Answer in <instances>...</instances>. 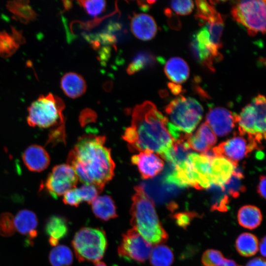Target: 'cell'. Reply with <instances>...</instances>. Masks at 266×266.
I'll return each mask as SVG.
<instances>
[{
	"instance_id": "1",
	"label": "cell",
	"mask_w": 266,
	"mask_h": 266,
	"mask_svg": "<svg viewBox=\"0 0 266 266\" xmlns=\"http://www.w3.org/2000/svg\"><path fill=\"white\" fill-rule=\"evenodd\" d=\"M105 142L102 135H84L78 138L67 160L78 180L95 186L100 192L113 177L115 166Z\"/></svg>"
},
{
	"instance_id": "2",
	"label": "cell",
	"mask_w": 266,
	"mask_h": 266,
	"mask_svg": "<svg viewBox=\"0 0 266 266\" xmlns=\"http://www.w3.org/2000/svg\"><path fill=\"white\" fill-rule=\"evenodd\" d=\"M132 114L131 125L122 136L130 150L151 151L161 156L173 142L167 130L166 117L149 101L136 105Z\"/></svg>"
},
{
	"instance_id": "3",
	"label": "cell",
	"mask_w": 266,
	"mask_h": 266,
	"mask_svg": "<svg viewBox=\"0 0 266 266\" xmlns=\"http://www.w3.org/2000/svg\"><path fill=\"white\" fill-rule=\"evenodd\" d=\"M65 104L62 99L52 93L41 95L28 108L27 121L29 126L50 129L47 144L66 142Z\"/></svg>"
},
{
	"instance_id": "4",
	"label": "cell",
	"mask_w": 266,
	"mask_h": 266,
	"mask_svg": "<svg viewBox=\"0 0 266 266\" xmlns=\"http://www.w3.org/2000/svg\"><path fill=\"white\" fill-rule=\"evenodd\" d=\"M135 191L130 209L133 229L151 245L166 242L168 234L161 224L154 202L139 186Z\"/></svg>"
},
{
	"instance_id": "5",
	"label": "cell",
	"mask_w": 266,
	"mask_h": 266,
	"mask_svg": "<svg viewBox=\"0 0 266 266\" xmlns=\"http://www.w3.org/2000/svg\"><path fill=\"white\" fill-rule=\"evenodd\" d=\"M165 112L173 141L186 140L201 120L203 108L196 99L180 95L167 105Z\"/></svg>"
},
{
	"instance_id": "6",
	"label": "cell",
	"mask_w": 266,
	"mask_h": 266,
	"mask_svg": "<svg viewBox=\"0 0 266 266\" xmlns=\"http://www.w3.org/2000/svg\"><path fill=\"white\" fill-rule=\"evenodd\" d=\"M266 98L259 94L236 114L238 134L260 145L266 138Z\"/></svg>"
},
{
	"instance_id": "7",
	"label": "cell",
	"mask_w": 266,
	"mask_h": 266,
	"mask_svg": "<svg viewBox=\"0 0 266 266\" xmlns=\"http://www.w3.org/2000/svg\"><path fill=\"white\" fill-rule=\"evenodd\" d=\"M72 246L79 262H99L107 246L106 236L99 228L83 227L75 234Z\"/></svg>"
},
{
	"instance_id": "8",
	"label": "cell",
	"mask_w": 266,
	"mask_h": 266,
	"mask_svg": "<svg viewBox=\"0 0 266 266\" xmlns=\"http://www.w3.org/2000/svg\"><path fill=\"white\" fill-rule=\"evenodd\" d=\"M266 0L236 1L231 10L234 20L242 25L251 36L266 32Z\"/></svg>"
},
{
	"instance_id": "9",
	"label": "cell",
	"mask_w": 266,
	"mask_h": 266,
	"mask_svg": "<svg viewBox=\"0 0 266 266\" xmlns=\"http://www.w3.org/2000/svg\"><path fill=\"white\" fill-rule=\"evenodd\" d=\"M152 249V245L132 228L123 234L117 251L124 259L144 263L149 258Z\"/></svg>"
},
{
	"instance_id": "10",
	"label": "cell",
	"mask_w": 266,
	"mask_h": 266,
	"mask_svg": "<svg viewBox=\"0 0 266 266\" xmlns=\"http://www.w3.org/2000/svg\"><path fill=\"white\" fill-rule=\"evenodd\" d=\"M78 180L77 175L69 165L61 164L53 168L45 180L44 188L51 196L57 198L75 188Z\"/></svg>"
},
{
	"instance_id": "11",
	"label": "cell",
	"mask_w": 266,
	"mask_h": 266,
	"mask_svg": "<svg viewBox=\"0 0 266 266\" xmlns=\"http://www.w3.org/2000/svg\"><path fill=\"white\" fill-rule=\"evenodd\" d=\"M238 134L212 148L211 151L215 157H224L237 165L238 161L260 146L254 140Z\"/></svg>"
},
{
	"instance_id": "12",
	"label": "cell",
	"mask_w": 266,
	"mask_h": 266,
	"mask_svg": "<svg viewBox=\"0 0 266 266\" xmlns=\"http://www.w3.org/2000/svg\"><path fill=\"white\" fill-rule=\"evenodd\" d=\"M211 159L203 154L191 152L188 156L196 189L209 188L212 185L211 176Z\"/></svg>"
},
{
	"instance_id": "13",
	"label": "cell",
	"mask_w": 266,
	"mask_h": 266,
	"mask_svg": "<svg viewBox=\"0 0 266 266\" xmlns=\"http://www.w3.org/2000/svg\"><path fill=\"white\" fill-rule=\"evenodd\" d=\"M235 113L221 107L209 109L206 116V123L213 133L218 136H223L229 134L236 124Z\"/></svg>"
},
{
	"instance_id": "14",
	"label": "cell",
	"mask_w": 266,
	"mask_h": 266,
	"mask_svg": "<svg viewBox=\"0 0 266 266\" xmlns=\"http://www.w3.org/2000/svg\"><path fill=\"white\" fill-rule=\"evenodd\" d=\"M133 164L136 166L142 178L148 179L159 174L164 167V162L160 156L153 151L139 152L131 159Z\"/></svg>"
},
{
	"instance_id": "15",
	"label": "cell",
	"mask_w": 266,
	"mask_h": 266,
	"mask_svg": "<svg viewBox=\"0 0 266 266\" xmlns=\"http://www.w3.org/2000/svg\"><path fill=\"white\" fill-rule=\"evenodd\" d=\"M22 159L27 168L33 172L42 171L50 162L48 153L42 146L37 144L27 147L23 154Z\"/></svg>"
},
{
	"instance_id": "16",
	"label": "cell",
	"mask_w": 266,
	"mask_h": 266,
	"mask_svg": "<svg viewBox=\"0 0 266 266\" xmlns=\"http://www.w3.org/2000/svg\"><path fill=\"white\" fill-rule=\"evenodd\" d=\"M131 29L133 34L142 40L151 39L157 32V26L154 18L144 13L133 14L131 18Z\"/></svg>"
},
{
	"instance_id": "17",
	"label": "cell",
	"mask_w": 266,
	"mask_h": 266,
	"mask_svg": "<svg viewBox=\"0 0 266 266\" xmlns=\"http://www.w3.org/2000/svg\"><path fill=\"white\" fill-rule=\"evenodd\" d=\"M186 141L191 149L205 153L217 142V137L209 126L204 123L194 134H190Z\"/></svg>"
},
{
	"instance_id": "18",
	"label": "cell",
	"mask_w": 266,
	"mask_h": 266,
	"mask_svg": "<svg viewBox=\"0 0 266 266\" xmlns=\"http://www.w3.org/2000/svg\"><path fill=\"white\" fill-rule=\"evenodd\" d=\"M237 165L224 157H215L211 161L213 185L223 186L230 179Z\"/></svg>"
},
{
	"instance_id": "19",
	"label": "cell",
	"mask_w": 266,
	"mask_h": 266,
	"mask_svg": "<svg viewBox=\"0 0 266 266\" xmlns=\"http://www.w3.org/2000/svg\"><path fill=\"white\" fill-rule=\"evenodd\" d=\"M37 222L36 214L28 209L19 211L14 217L16 230L21 234L28 236L29 240L34 239L37 235Z\"/></svg>"
},
{
	"instance_id": "20",
	"label": "cell",
	"mask_w": 266,
	"mask_h": 266,
	"mask_svg": "<svg viewBox=\"0 0 266 266\" xmlns=\"http://www.w3.org/2000/svg\"><path fill=\"white\" fill-rule=\"evenodd\" d=\"M45 231L49 237V244L54 247L66 236L68 232L66 219L61 216L52 215L46 222Z\"/></svg>"
},
{
	"instance_id": "21",
	"label": "cell",
	"mask_w": 266,
	"mask_h": 266,
	"mask_svg": "<svg viewBox=\"0 0 266 266\" xmlns=\"http://www.w3.org/2000/svg\"><path fill=\"white\" fill-rule=\"evenodd\" d=\"M164 71L167 77L173 83L179 85L187 80L190 73L187 63L178 57H172L166 62Z\"/></svg>"
},
{
	"instance_id": "22",
	"label": "cell",
	"mask_w": 266,
	"mask_h": 266,
	"mask_svg": "<svg viewBox=\"0 0 266 266\" xmlns=\"http://www.w3.org/2000/svg\"><path fill=\"white\" fill-rule=\"evenodd\" d=\"M25 42L22 32L13 27L11 34L4 31H0V56L3 58L10 57Z\"/></svg>"
},
{
	"instance_id": "23",
	"label": "cell",
	"mask_w": 266,
	"mask_h": 266,
	"mask_svg": "<svg viewBox=\"0 0 266 266\" xmlns=\"http://www.w3.org/2000/svg\"><path fill=\"white\" fill-rule=\"evenodd\" d=\"M61 87L66 95L70 98L75 99L85 93L87 85L81 75L75 72H69L62 76Z\"/></svg>"
},
{
	"instance_id": "24",
	"label": "cell",
	"mask_w": 266,
	"mask_h": 266,
	"mask_svg": "<svg viewBox=\"0 0 266 266\" xmlns=\"http://www.w3.org/2000/svg\"><path fill=\"white\" fill-rule=\"evenodd\" d=\"M96 217L102 221H108L117 217L114 200L108 195L98 196L91 203Z\"/></svg>"
},
{
	"instance_id": "25",
	"label": "cell",
	"mask_w": 266,
	"mask_h": 266,
	"mask_svg": "<svg viewBox=\"0 0 266 266\" xmlns=\"http://www.w3.org/2000/svg\"><path fill=\"white\" fill-rule=\"evenodd\" d=\"M190 150L186 140L173 141L171 147L161 157L174 167L187 160L191 153Z\"/></svg>"
},
{
	"instance_id": "26",
	"label": "cell",
	"mask_w": 266,
	"mask_h": 266,
	"mask_svg": "<svg viewBox=\"0 0 266 266\" xmlns=\"http://www.w3.org/2000/svg\"><path fill=\"white\" fill-rule=\"evenodd\" d=\"M29 0H12L7 2L6 6L14 19L27 24L36 19L37 14L30 6Z\"/></svg>"
},
{
	"instance_id": "27",
	"label": "cell",
	"mask_w": 266,
	"mask_h": 266,
	"mask_svg": "<svg viewBox=\"0 0 266 266\" xmlns=\"http://www.w3.org/2000/svg\"><path fill=\"white\" fill-rule=\"evenodd\" d=\"M262 218L260 210L254 205L243 206L237 213L239 224L243 228L250 230L257 228L261 224Z\"/></svg>"
},
{
	"instance_id": "28",
	"label": "cell",
	"mask_w": 266,
	"mask_h": 266,
	"mask_svg": "<svg viewBox=\"0 0 266 266\" xmlns=\"http://www.w3.org/2000/svg\"><path fill=\"white\" fill-rule=\"evenodd\" d=\"M235 246L240 255L244 257L252 256L258 251V240L253 234L242 233L236 239Z\"/></svg>"
},
{
	"instance_id": "29",
	"label": "cell",
	"mask_w": 266,
	"mask_h": 266,
	"mask_svg": "<svg viewBox=\"0 0 266 266\" xmlns=\"http://www.w3.org/2000/svg\"><path fill=\"white\" fill-rule=\"evenodd\" d=\"M149 258L152 266H171L174 261L171 249L163 244L156 245L152 248Z\"/></svg>"
},
{
	"instance_id": "30",
	"label": "cell",
	"mask_w": 266,
	"mask_h": 266,
	"mask_svg": "<svg viewBox=\"0 0 266 266\" xmlns=\"http://www.w3.org/2000/svg\"><path fill=\"white\" fill-rule=\"evenodd\" d=\"M49 259L52 266H70L73 262V254L67 246L57 245L51 250Z\"/></svg>"
},
{
	"instance_id": "31",
	"label": "cell",
	"mask_w": 266,
	"mask_h": 266,
	"mask_svg": "<svg viewBox=\"0 0 266 266\" xmlns=\"http://www.w3.org/2000/svg\"><path fill=\"white\" fill-rule=\"evenodd\" d=\"M212 194L211 198V210H217L221 212L227 211L229 203L228 194L223 186L212 185L209 188Z\"/></svg>"
},
{
	"instance_id": "32",
	"label": "cell",
	"mask_w": 266,
	"mask_h": 266,
	"mask_svg": "<svg viewBox=\"0 0 266 266\" xmlns=\"http://www.w3.org/2000/svg\"><path fill=\"white\" fill-rule=\"evenodd\" d=\"M243 178L242 170L236 167L230 179L223 186L227 193L233 198H237L240 193L245 192L246 188L242 184Z\"/></svg>"
},
{
	"instance_id": "33",
	"label": "cell",
	"mask_w": 266,
	"mask_h": 266,
	"mask_svg": "<svg viewBox=\"0 0 266 266\" xmlns=\"http://www.w3.org/2000/svg\"><path fill=\"white\" fill-rule=\"evenodd\" d=\"M154 57L148 53L141 52L137 53L132 62L129 65L127 71L129 74H133L145 67L152 65L155 61Z\"/></svg>"
},
{
	"instance_id": "34",
	"label": "cell",
	"mask_w": 266,
	"mask_h": 266,
	"mask_svg": "<svg viewBox=\"0 0 266 266\" xmlns=\"http://www.w3.org/2000/svg\"><path fill=\"white\" fill-rule=\"evenodd\" d=\"M197 12L195 17L199 21L200 25L212 17L218 12L216 10L213 3L206 0H196Z\"/></svg>"
},
{
	"instance_id": "35",
	"label": "cell",
	"mask_w": 266,
	"mask_h": 266,
	"mask_svg": "<svg viewBox=\"0 0 266 266\" xmlns=\"http://www.w3.org/2000/svg\"><path fill=\"white\" fill-rule=\"evenodd\" d=\"M226 260L220 251L208 249L202 255L201 263L203 266H224Z\"/></svg>"
},
{
	"instance_id": "36",
	"label": "cell",
	"mask_w": 266,
	"mask_h": 266,
	"mask_svg": "<svg viewBox=\"0 0 266 266\" xmlns=\"http://www.w3.org/2000/svg\"><path fill=\"white\" fill-rule=\"evenodd\" d=\"M14 217L9 212L0 214V235L2 236H12L15 232Z\"/></svg>"
},
{
	"instance_id": "37",
	"label": "cell",
	"mask_w": 266,
	"mask_h": 266,
	"mask_svg": "<svg viewBox=\"0 0 266 266\" xmlns=\"http://www.w3.org/2000/svg\"><path fill=\"white\" fill-rule=\"evenodd\" d=\"M79 4L90 16H97L104 11L106 1L101 0H79Z\"/></svg>"
},
{
	"instance_id": "38",
	"label": "cell",
	"mask_w": 266,
	"mask_h": 266,
	"mask_svg": "<svg viewBox=\"0 0 266 266\" xmlns=\"http://www.w3.org/2000/svg\"><path fill=\"white\" fill-rule=\"evenodd\" d=\"M78 194L82 201L91 204L100 192L95 186L91 184H84L77 188Z\"/></svg>"
},
{
	"instance_id": "39",
	"label": "cell",
	"mask_w": 266,
	"mask_h": 266,
	"mask_svg": "<svg viewBox=\"0 0 266 266\" xmlns=\"http://www.w3.org/2000/svg\"><path fill=\"white\" fill-rule=\"evenodd\" d=\"M172 9L178 14L186 15L192 12L194 4L189 0H173L170 2Z\"/></svg>"
},
{
	"instance_id": "40",
	"label": "cell",
	"mask_w": 266,
	"mask_h": 266,
	"mask_svg": "<svg viewBox=\"0 0 266 266\" xmlns=\"http://www.w3.org/2000/svg\"><path fill=\"white\" fill-rule=\"evenodd\" d=\"M198 216L195 212H184L175 213L172 218L178 226L183 229H186L190 224L191 221Z\"/></svg>"
},
{
	"instance_id": "41",
	"label": "cell",
	"mask_w": 266,
	"mask_h": 266,
	"mask_svg": "<svg viewBox=\"0 0 266 266\" xmlns=\"http://www.w3.org/2000/svg\"><path fill=\"white\" fill-rule=\"evenodd\" d=\"M65 204L77 207L82 202L77 188L71 189L66 192L63 199Z\"/></svg>"
},
{
	"instance_id": "42",
	"label": "cell",
	"mask_w": 266,
	"mask_h": 266,
	"mask_svg": "<svg viewBox=\"0 0 266 266\" xmlns=\"http://www.w3.org/2000/svg\"><path fill=\"white\" fill-rule=\"evenodd\" d=\"M266 177L261 175L260 177L259 182L257 187V192L259 195L263 198H266Z\"/></svg>"
},
{
	"instance_id": "43",
	"label": "cell",
	"mask_w": 266,
	"mask_h": 266,
	"mask_svg": "<svg viewBox=\"0 0 266 266\" xmlns=\"http://www.w3.org/2000/svg\"><path fill=\"white\" fill-rule=\"evenodd\" d=\"M266 261L260 257L254 258L249 261L246 266H266Z\"/></svg>"
},
{
	"instance_id": "44",
	"label": "cell",
	"mask_w": 266,
	"mask_h": 266,
	"mask_svg": "<svg viewBox=\"0 0 266 266\" xmlns=\"http://www.w3.org/2000/svg\"><path fill=\"white\" fill-rule=\"evenodd\" d=\"M155 2V0L137 1L139 7L143 11L147 10Z\"/></svg>"
},
{
	"instance_id": "45",
	"label": "cell",
	"mask_w": 266,
	"mask_h": 266,
	"mask_svg": "<svg viewBox=\"0 0 266 266\" xmlns=\"http://www.w3.org/2000/svg\"><path fill=\"white\" fill-rule=\"evenodd\" d=\"M168 86L171 92L174 95H179L182 92V87L179 84L170 83H168Z\"/></svg>"
},
{
	"instance_id": "46",
	"label": "cell",
	"mask_w": 266,
	"mask_h": 266,
	"mask_svg": "<svg viewBox=\"0 0 266 266\" xmlns=\"http://www.w3.org/2000/svg\"><path fill=\"white\" fill-rule=\"evenodd\" d=\"M266 236H264L261 240L260 243V251L263 257L266 256Z\"/></svg>"
},
{
	"instance_id": "47",
	"label": "cell",
	"mask_w": 266,
	"mask_h": 266,
	"mask_svg": "<svg viewBox=\"0 0 266 266\" xmlns=\"http://www.w3.org/2000/svg\"><path fill=\"white\" fill-rule=\"evenodd\" d=\"M224 266H241L238 265L234 261L232 260L226 259Z\"/></svg>"
},
{
	"instance_id": "48",
	"label": "cell",
	"mask_w": 266,
	"mask_h": 266,
	"mask_svg": "<svg viewBox=\"0 0 266 266\" xmlns=\"http://www.w3.org/2000/svg\"><path fill=\"white\" fill-rule=\"evenodd\" d=\"M64 7L66 9H68L71 7L72 3L70 1H63Z\"/></svg>"
},
{
	"instance_id": "49",
	"label": "cell",
	"mask_w": 266,
	"mask_h": 266,
	"mask_svg": "<svg viewBox=\"0 0 266 266\" xmlns=\"http://www.w3.org/2000/svg\"><path fill=\"white\" fill-rule=\"evenodd\" d=\"M95 266H107L104 263L99 261L95 263Z\"/></svg>"
}]
</instances>
